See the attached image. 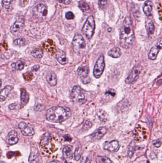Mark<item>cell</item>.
I'll return each instance as SVG.
<instances>
[{"label": "cell", "instance_id": "1", "mask_svg": "<svg viewBox=\"0 0 162 163\" xmlns=\"http://www.w3.org/2000/svg\"><path fill=\"white\" fill-rule=\"evenodd\" d=\"M135 40V34L132 22L130 17H125L121 28L120 36V44L123 48H129Z\"/></svg>", "mask_w": 162, "mask_h": 163}, {"label": "cell", "instance_id": "2", "mask_svg": "<svg viewBox=\"0 0 162 163\" xmlns=\"http://www.w3.org/2000/svg\"><path fill=\"white\" fill-rule=\"evenodd\" d=\"M71 114V111L68 107H54L47 110L46 118L50 122L60 123L68 119Z\"/></svg>", "mask_w": 162, "mask_h": 163}, {"label": "cell", "instance_id": "3", "mask_svg": "<svg viewBox=\"0 0 162 163\" xmlns=\"http://www.w3.org/2000/svg\"><path fill=\"white\" fill-rule=\"evenodd\" d=\"M70 99L73 102L83 105L85 104L87 99L85 95L83 92L82 90L79 86L76 85L73 87L70 93Z\"/></svg>", "mask_w": 162, "mask_h": 163}, {"label": "cell", "instance_id": "4", "mask_svg": "<svg viewBox=\"0 0 162 163\" xmlns=\"http://www.w3.org/2000/svg\"><path fill=\"white\" fill-rule=\"evenodd\" d=\"M95 23L93 16H90L83 25L82 31L88 39H90L94 34Z\"/></svg>", "mask_w": 162, "mask_h": 163}, {"label": "cell", "instance_id": "5", "mask_svg": "<svg viewBox=\"0 0 162 163\" xmlns=\"http://www.w3.org/2000/svg\"><path fill=\"white\" fill-rule=\"evenodd\" d=\"M72 44L74 51L77 54H79L80 50L85 48L86 46L84 38L80 34L75 35L73 39Z\"/></svg>", "mask_w": 162, "mask_h": 163}, {"label": "cell", "instance_id": "6", "mask_svg": "<svg viewBox=\"0 0 162 163\" xmlns=\"http://www.w3.org/2000/svg\"><path fill=\"white\" fill-rule=\"evenodd\" d=\"M105 67L104 57L101 55L97 60L93 70V75L96 78H100L104 72Z\"/></svg>", "mask_w": 162, "mask_h": 163}, {"label": "cell", "instance_id": "7", "mask_svg": "<svg viewBox=\"0 0 162 163\" xmlns=\"http://www.w3.org/2000/svg\"><path fill=\"white\" fill-rule=\"evenodd\" d=\"M142 70V67L139 64L135 65L133 68L131 73L126 78L125 82L126 84L131 85L133 84L138 79L139 76Z\"/></svg>", "mask_w": 162, "mask_h": 163}, {"label": "cell", "instance_id": "8", "mask_svg": "<svg viewBox=\"0 0 162 163\" xmlns=\"http://www.w3.org/2000/svg\"><path fill=\"white\" fill-rule=\"evenodd\" d=\"M34 17L39 19H43L47 16L48 11L44 4H39L34 7L33 10Z\"/></svg>", "mask_w": 162, "mask_h": 163}, {"label": "cell", "instance_id": "9", "mask_svg": "<svg viewBox=\"0 0 162 163\" xmlns=\"http://www.w3.org/2000/svg\"><path fill=\"white\" fill-rule=\"evenodd\" d=\"M24 25V18L21 16L19 17L11 27L10 30L12 34L14 36H18L21 33Z\"/></svg>", "mask_w": 162, "mask_h": 163}, {"label": "cell", "instance_id": "10", "mask_svg": "<svg viewBox=\"0 0 162 163\" xmlns=\"http://www.w3.org/2000/svg\"><path fill=\"white\" fill-rule=\"evenodd\" d=\"M120 144L117 140L111 141L110 142H104L103 145V149L110 152H116L120 149Z\"/></svg>", "mask_w": 162, "mask_h": 163}, {"label": "cell", "instance_id": "11", "mask_svg": "<svg viewBox=\"0 0 162 163\" xmlns=\"http://www.w3.org/2000/svg\"><path fill=\"white\" fill-rule=\"evenodd\" d=\"M19 128L21 130L22 134L24 135L31 136L34 134L33 128L25 122H21L19 124Z\"/></svg>", "mask_w": 162, "mask_h": 163}, {"label": "cell", "instance_id": "12", "mask_svg": "<svg viewBox=\"0 0 162 163\" xmlns=\"http://www.w3.org/2000/svg\"><path fill=\"white\" fill-rule=\"evenodd\" d=\"M107 132V128L105 127H100L93 132L90 137L93 141H97L101 139Z\"/></svg>", "mask_w": 162, "mask_h": 163}, {"label": "cell", "instance_id": "13", "mask_svg": "<svg viewBox=\"0 0 162 163\" xmlns=\"http://www.w3.org/2000/svg\"><path fill=\"white\" fill-rule=\"evenodd\" d=\"M162 49V40L160 39L154 47H153L150 51L148 54V58L151 60L156 59L158 53Z\"/></svg>", "mask_w": 162, "mask_h": 163}, {"label": "cell", "instance_id": "14", "mask_svg": "<svg viewBox=\"0 0 162 163\" xmlns=\"http://www.w3.org/2000/svg\"><path fill=\"white\" fill-rule=\"evenodd\" d=\"M90 72V70L88 66H81L78 67V73L79 76L83 80L84 82V80H86L87 81V79L88 77V74Z\"/></svg>", "mask_w": 162, "mask_h": 163}, {"label": "cell", "instance_id": "15", "mask_svg": "<svg viewBox=\"0 0 162 163\" xmlns=\"http://www.w3.org/2000/svg\"><path fill=\"white\" fill-rule=\"evenodd\" d=\"M19 141V138L16 131L15 130H11L10 131L8 135L7 142L10 145H15Z\"/></svg>", "mask_w": 162, "mask_h": 163}, {"label": "cell", "instance_id": "16", "mask_svg": "<svg viewBox=\"0 0 162 163\" xmlns=\"http://www.w3.org/2000/svg\"><path fill=\"white\" fill-rule=\"evenodd\" d=\"M13 87L7 85L0 91V102H3L7 99V97L13 89Z\"/></svg>", "mask_w": 162, "mask_h": 163}, {"label": "cell", "instance_id": "17", "mask_svg": "<svg viewBox=\"0 0 162 163\" xmlns=\"http://www.w3.org/2000/svg\"><path fill=\"white\" fill-rule=\"evenodd\" d=\"M73 147L71 146L67 145L64 146L63 149V156L65 159L70 160L73 158V154L72 152Z\"/></svg>", "mask_w": 162, "mask_h": 163}, {"label": "cell", "instance_id": "18", "mask_svg": "<svg viewBox=\"0 0 162 163\" xmlns=\"http://www.w3.org/2000/svg\"><path fill=\"white\" fill-rule=\"evenodd\" d=\"M56 57L57 61L62 65H65L68 63V59L66 56L65 53L61 50L57 52L56 55Z\"/></svg>", "mask_w": 162, "mask_h": 163}, {"label": "cell", "instance_id": "19", "mask_svg": "<svg viewBox=\"0 0 162 163\" xmlns=\"http://www.w3.org/2000/svg\"><path fill=\"white\" fill-rule=\"evenodd\" d=\"M46 79L49 85L51 87H54L57 85V76L55 74V72L52 71H50L47 74V76H46Z\"/></svg>", "mask_w": 162, "mask_h": 163}, {"label": "cell", "instance_id": "20", "mask_svg": "<svg viewBox=\"0 0 162 163\" xmlns=\"http://www.w3.org/2000/svg\"><path fill=\"white\" fill-rule=\"evenodd\" d=\"M15 1L16 0H2L3 8L6 11H11L14 8Z\"/></svg>", "mask_w": 162, "mask_h": 163}, {"label": "cell", "instance_id": "21", "mask_svg": "<svg viewBox=\"0 0 162 163\" xmlns=\"http://www.w3.org/2000/svg\"><path fill=\"white\" fill-rule=\"evenodd\" d=\"M29 100V95L25 89L21 88V101L22 107L27 105Z\"/></svg>", "mask_w": 162, "mask_h": 163}, {"label": "cell", "instance_id": "22", "mask_svg": "<svg viewBox=\"0 0 162 163\" xmlns=\"http://www.w3.org/2000/svg\"><path fill=\"white\" fill-rule=\"evenodd\" d=\"M152 9V3L150 1H145L143 7V11L145 14L147 16L151 15Z\"/></svg>", "mask_w": 162, "mask_h": 163}, {"label": "cell", "instance_id": "23", "mask_svg": "<svg viewBox=\"0 0 162 163\" xmlns=\"http://www.w3.org/2000/svg\"><path fill=\"white\" fill-rule=\"evenodd\" d=\"M108 54L109 56L113 58H119L121 54V50L119 47H114L108 52Z\"/></svg>", "mask_w": 162, "mask_h": 163}, {"label": "cell", "instance_id": "24", "mask_svg": "<svg viewBox=\"0 0 162 163\" xmlns=\"http://www.w3.org/2000/svg\"><path fill=\"white\" fill-rule=\"evenodd\" d=\"M24 64L21 61H18L16 62H13L11 64V69L13 71H21L24 68Z\"/></svg>", "mask_w": 162, "mask_h": 163}, {"label": "cell", "instance_id": "25", "mask_svg": "<svg viewBox=\"0 0 162 163\" xmlns=\"http://www.w3.org/2000/svg\"><path fill=\"white\" fill-rule=\"evenodd\" d=\"M39 161L38 153L37 152H31L29 158V162L30 163H38Z\"/></svg>", "mask_w": 162, "mask_h": 163}, {"label": "cell", "instance_id": "26", "mask_svg": "<svg viewBox=\"0 0 162 163\" xmlns=\"http://www.w3.org/2000/svg\"><path fill=\"white\" fill-rule=\"evenodd\" d=\"M31 55L33 57L35 58H40L43 56V51L40 48L35 49L31 52Z\"/></svg>", "mask_w": 162, "mask_h": 163}, {"label": "cell", "instance_id": "27", "mask_svg": "<svg viewBox=\"0 0 162 163\" xmlns=\"http://www.w3.org/2000/svg\"><path fill=\"white\" fill-rule=\"evenodd\" d=\"M82 154V148H80V147H77L76 148L75 152H74V159H75L76 161L79 160L81 158Z\"/></svg>", "mask_w": 162, "mask_h": 163}, {"label": "cell", "instance_id": "28", "mask_svg": "<svg viewBox=\"0 0 162 163\" xmlns=\"http://www.w3.org/2000/svg\"><path fill=\"white\" fill-rule=\"evenodd\" d=\"M147 29L149 36L154 34V32L155 30V27L154 23H153L152 21H150L149 23H148L147 26Z\"/></svg>", "mask_w": 162, "mask_h": 163}, {"label": "cell", "instance_id": "29", "mask_svg": "<svg viewBox=\"0 0 162 163\" xmlns=\"http://www.w3.org/2000/svg\"><path fill=\"white\" fill-rule=\"evenodd\" d=\"M78 7L83 11H87L90 10V7L88 4L82 0L79 2Z\"/></svg>", "mask_w": 162, "mask_h": 163}, {"label": "cell", "instance_id": "30", "mask_svg": "<svg viewBox=\"0 0 162 163\" xmlns=\"http://www.w3.org/2000/svg\"><path fill=\"white\" fill-rule=\"evenodd\" d=\"M98 160L101 163H112L111 160L106 156H99L97 157Z\"/></svg>", "mask_w": 162, "mask_h": 163}, {"label": "cell", "instance_id": "31", "mask_svg": "<svg viewBox=\"0 0 162 163\" xmlns=\"http://www.w3.org/2000/svg\"><path fill=\"white\" fill-rule=\"evenodd\" d=\"M26 41L24 38H20L16 39L13 42L14 44L19 46H23L25 44Z\"/></svg>", "mask_w": 162, "mask_h": 163}, {"label": "cell", "instance_id": "32", "mask_svg": "<svg viewBox=\"0 0 162 163\" xmlns=\"http://www.w3.org/2000/svg\"><path fill=\"white\" fill-rule=\"evenodd\" d=\"M107 5V0H99L98 1V6L99 7L104 10L106 8Z\"/></svg>", "mask_w": 162, "mask_h": 163}, {"label": "cell", "instance_id": "33", "mask_svg": "<svg viewBox=\"0 0 162 163\" xmlns=\"http://www.w3.org/2000/svg\"><path fill=\"white\" fill-rule=\"evenodd\" d=\"M44 109H45V106L42 104H37L34 107V110L37 111H42L44 110Z\"/></svg>", "mask_w": 162, "mask_h": 163}, {"label": "cell", "instance_id": "34", "mask_svg": "<svg viewBox=\"0 0 162 163\" xmlns=\"http://www.w3.org/2000/svg\"><path fill=\"white\" fill-rule=\"evenodd\" d=\"M153 144L154 145V146H155V148H160L162 145V139L161 138H160V139H157V140L154 141V142H153Z\"/></svg>", "mask_w": 162, "mask_h": 163}, {"label": "cell", "instance_id": "35", "mask_svg": "<svg viewBox=\"0 0 162 163\" xmlns=\"http://www.w3.org/2000/svg\"><path fill=\"white\" fill-rule=\"evenodd\" d=\"M92 126V125L91 123V122L87 121L85 122V123H84V126L83 127V129L85 130H87L88 129H90Z\"/></svg>", "mask_w": 162, "mask_h": 163}, {"label": "cell", "instance_id": "36", "mask_svg": "<svg viewBox=\"0 0 162 163\" xmlns=\"http://www.w3.org/2000/svg\"><path fill=\"white\" fill-rule=\"evenodd\" d=\"M66 18L68 19V20H71V19H73L75 17L74 14L71 11H68V13H66Z\"/></svg>", "mask_w": 162, "mask_h": 163}, {"label": "cell", "instance_id": "37", "mask_svg": "<svg viewBox=\"0 0 162 163\" xmlns=\"http://www.w3.org/2000/svg\"><path fill=\"white\" fill-rule=\"evenodd\" d=\"M80 163H90V161L88 157H84L81 160Z\"/></svg>", "mask_w": 162, "mask_h": 163}, {"label": "cell", "instance_id": "38", "mask_svg": "<svg viewBox=\"0 0 162 163\" xmlns=\"http://www.w3.org/2000/svg\"><path fill=\"white\" fill-rule=\"evenodd\" d=\"M59 3L65 4H68L71 2V0H57Z\"/></svg>", "mask_w": 162, "mask_h": 163}, {"label": "cell", "instance_id": "39", "mask_svg": "<svg viewBox=\"0 0 162 163\" xmlns=\"http://www.w3.org/2000/svg\"><path fill=\"white\" fill-rule=\"evenodd\" d=\"M17 106H18V105H17V104L14 103V104H11L9 106V108L10 110H15V109H16Z\"/></svg>", "mask_w": 162, "mask_h": 163}, {"label": "cell", "instance_id": "40", "mask_svg": "<svg viewBox=\"0 0 162 163\" xmlns=\"http://www.w3.org/2000/svg\"><path fill=\"white\" fill-rule=\"evenodd\" d=\"M40 68V65H35L31 68V70L33 71H37Z\"/></svg>", "mask_w": 162, "mask_h": 163}, {"label": "cell", "instance_id": "41", "mask_svg": "<svg viewBox=\"0 0 162 163\" xmlns=\"http://www.w3.org/2000/svg\"><path fill=\"white\" fill-rule=\"evenodd\" d=\"M49 163H62L60 161L57 160H53L51 162H50Z\"/></svg>", "mask_w": 162, "mask_h": 163}, {"label": "cell", "instance_id": "42", "mask_svg": "<svg viewBox=\"0 0 162 163\" xmlns=\"http://www.w3.org/2000/svg\"><path fill=\"white\" fill-rule=\"evenodd\" d=\"M1 154H2V151L0 149V156H1Z\"/></svg>", "mask_w": 162, "mask_h": 163}, {"label": "cell", "instance_id": "43", "mask_svg": "<svg viewBox=\"0 0 162 163\" xmlns=\"http://www.w3.org/2000/svg\"><path fill=\"white\" fill-rule=\"evenodd\" d=\"M1 80H0V88H1Z\"/></svg>", "mask_w": 162, "mask_h": 163}, {"label": "cell", "instance_id": "44", "mask_svg": "<svg viewBox=\"0 0 162 163\" xmlns=\"http://www.w3.org/2000/svg\"><path fill=\"white\" fill-rule=\"evenodd\" d=\"M138 1H144V0H138Z\"/></svg>", "mask_w": 162, "mask_h": 163}, {"label": "cell", "instance_id": "45", "mask_svg": "<svg viewBox=\"0 0 162 163\" xmlns=\"http://www.w3.org/2000/svg\"><path fill=\"white\" fill-rule=\"evenodd\" d=\"M0 163H4V162H0Z\"/></svg>", "mask_w": 162, "mask_h": 163}, {"label": "cell", "instance_id": "46", "mask_svg": "<svg viewBox=\"0 0 162 163\" xmlns=\"http://www.w3.org/2000/svg\"><path fill=\"white\" fill-rule=\"evenodd\" d=\"M147 163V162H143V163Z\"/></svg>", "mask_w": 162, "mask_h": 163}, {"label": "cell", "instance_id": "47", "mask_svg": "<svg viewBox=\"0 0 162 163\" xmlns=\"http://www.w3.org/2000/svg\"><path fill=\"white\" fill-rule=\"evenodd\" d=\"M0 13H1V10H0Z\"/></svg>", "mask_w": 162, "mask_h": 163}, {"label": "cell", "instance_id": "48", "mask_svg": "<svg viewBox=\"0 0 162 163\" xmlns=\"http://www.w3.org/2000/svg\"><path fill=\"white\" fill-rule=\"evenodd\" d=\"M0 36H1V34H0Z\"/></svg>", "mask_w": 162, "mask_h": 163}]
</instances>
